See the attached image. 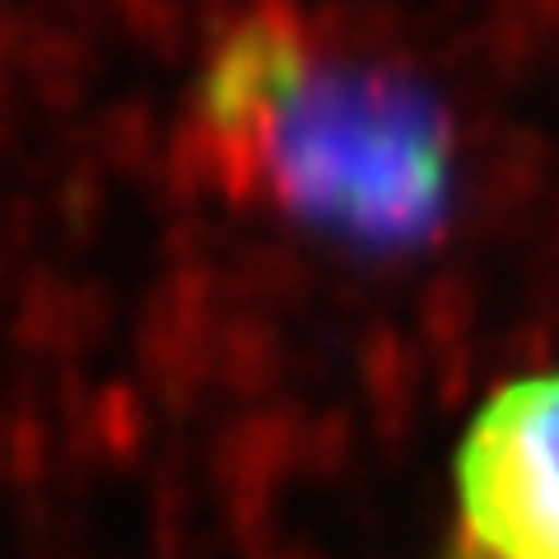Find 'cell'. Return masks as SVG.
<instances>
[{
	"mask_svg": "<svg viewBox=\"0 0 559 559\" xmlns=\"http://www.w3.org/2000/svg\"><path fill=\"white\" fill-rule=\"evenodd\" d=\"M201 127L238 197L304 224L396 248L443 215L448 127L429 94L289 10H257L219 43Z\"/></svg>",
	"mask_w": 559,
	"mask_h": 559,
	"instance_id": "6da1fadb",
	"label": "cell"
},
{
	"mask_svg": "<svg viewBox=\"0 0 559 559\" xmlns=\"http://www.w3.org/2000/svg\"><path fill=\"white\" fill-rule=\"evenodd\" d=\"M457 499L489 559H559V373L485 401L457 452Z\"/></svg>",
	"mask_w": 559,
	"mask_h": 559,
	"instance_id": "7a4b0ae2",
	"label": "cell"
}]
</instances>
